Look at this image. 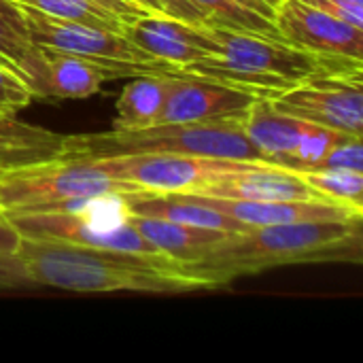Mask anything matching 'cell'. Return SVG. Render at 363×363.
I'll return each mask as SVG.
<instances>
[{"mask_svg": "<svg viewBox=\"0 0 363 363\" xmlns=\"http://www.w3.org/2000/svg\"><path fill=\"white\" fill-rule=\"evenodd\" d=\"M9 219L21 238H32L40 242H64L98 251L149 255L160 253L130 223L123 196L94 198L77 211L21 213L9 215Z\"/></svg>", "mask_w": 363, "mask_h": 363, "instance_id": "cell-6", "label": "cell"}, {"mask_svg": "<svg viewBox=\"0 0 363 363\" xmlns=\"http://www.w3.org/2000/svg\"><path fill=\"white\" fill-rule=\"evenodd\" d=\"M0 145L13 147H47L62 151L64 136L49 132L38 125L23 123L15 117V113L0 111Z\"/></svg>", "mask_w": 363, "mask_h": 363, "instance_id": "cell-24", "label": "cell"}, {"mask_svg": "<svg viewBox=\"0 0 363 363\" xmlns=\"http://www.w3.org/2000/svg\"><path fill=\"white\" fill-rule=\"evenodd\" d=\"M257 98L262 96L249 89L181 70L172 79L157 123H217L240 128V121Z\"/></svg>", "mask_w": 363, "mask_h": 363, "instance_id": "cell-9", "label": "cell"}, {"mask_svg": "<svg viewBox=\"0 0 363 363\" xmlns=\"http://www.w3.org/2000/svg\"><path fill=\"white\" fill-rule=\"evenodd\" d=\"M94 162L106 174L134 183L149 194H196L228 174L253 170L264 164L185 153H134Z\"/></svg>", "mask_w": 363, "mask_h": 363, "instance_id": "cell-7", "label": "cell"}, {"mask_svg": "<svg viewBox=\"0 0 363 363\" xmlns=\"http://www.w3.org/2000/svg\"><path fill=\"white\" fill-rule=\"evenodd\" d=\"M19 6L26 15L28 30L36 45L51 47L57 51L79 53V55H96V57L123 60V62H153V57L145 53L140 47H136L123 32L70 23L62 19H53L28 4H19Z\"/></svg>", "mask_w": 363, "mask_h": 363, "instance_id": "cell-12", "label": "cell"}, {"mask_svg": "<svg viewBox=\"0 0 363 363\" xmlns=\"http://www.w3.org/2000/svg\"><path fill=\"white\" fill-rule=\"evenodd\" d=\"M0 64L19 74L34 98L51 100L43 49L34 43L26 15L13 0H0Z\"/></svg>", "mask_w": 363, "mask_h": 363, "instance_id": "cell-16", "label": "cell"}, {"mask_svg": "<svg viewBox=\"0 0 363 363\" xmlns=\"http://www.w3.org/2000/svg\"><path fill=\"white\" fill-rule=\"evenodd\" d=\"M21 236L13 228L11 219L0 211V253H13L19 247Z\"/></svg>", "mask_w": 363, "mask_h": 363, "instance_id": "cell-31", "label": "cell"}, {"mask_svg": "<svg viewBox=\"0 0 363 363\" xmlns=\"http://www.w3.org/2000/svg\"><path fill=\"white\" fill-rule=\"evenodd\" d=\"M32 98L34 96L28 83L19 74L0 64V111L15 113L21 106H26Z\"/></svg>", "mask_w": 363, "mask_h": 363, "instance_id": "cell-25", "label": "cell"}, {"mask_svg": "<svg viewBox=\"0 0 363 363\" xmlns=\"http://www.w3.org/2000/svg\"><path fill=\"white\" fill-rule=\"evenodd\" d=\"M174 74H138L119 94L113 130H140L157 123Z\"/></svg>", "mask_w": 363, "mask_h": 363, "instance_id": "cell-20", "label": "cell"}, {"mask_svg": "<svg viewBox=\"0 0 363 363\" xmlns=\"http://www.w3.org/2000/svg\"><path fill=\"white\" fill-rule=\"evenodd\" d=\"M351 26L363 28V0H302Z\"/></svg>", "mask_w": 363, "mask_h": 363, "instance_id": "cell-28", "label": "cell"}, {"mask_svg": "<svg viewBox=\"0 0 363 363\" xmlns=\"http://www.w3.org/2000/svg\"><path fill=\"white\" fill-rule=\"evenodd\" d=\"M140 187L106 174L94 160L53 157L40 164L0 170V211L9 215L32 213L36 208L83 198L134 196Z\"/></svg>", "mask_w": 363, "mask_h": 363, "instance_id": "cell-5", "label": "cell"}, {"mask_svg": "<svg viewBox=\"0 0 363 363\" xmlns=\"http://www.w3.org/2000/svg\"><path fill=\"white\" fill-rule=\"evenodd\" d=\"M200 204L217 208L249 228L262 225H283V223H304V221H351L362 219L363 211L330 202V200H272V202H255V200H230V198H213V196H196L185 194Z\"/></svg>", "mask_w": 363, "mask_h": 363, "instance_id": "cell-14", "label": "cell"}, {"mask_svg": "<svg viewBox=\"0 0 363 363\" xmlns=\"http://www.w3.org/2000/svg\"><path fill=\"white\" fill-rule=\"evenodd\" d=\"M125 206L134 215L145 217H157L166 221H177L185 225L206 228V230H219V232H242L249 225L240 223L238 219L211 208L206 204L196 202L194 198L185 194H134L125 198Z\"/></svg>", "mask_w": 363, "mask_h": 363, "instance_id": "cell-18", "label": "cell"}, {"mask_svg": "<svg viewBox=\"0 0 363 363\" xmlns=\"http://www.w3.org/2000/svg\"><path fill=\"white\" fill-rule=\"evenodd\" d=\"M208 19V26L232 28V30H251L279 38L274 21L238 0H191Z\"/></svg>", "mask_w": 363, "mask_h": 363, "instance_id": "cell-23", "label": "cell"}, {"mask_svg": "<svg viewBox=\"0 0 363 363\" xmlns=\"http://www.w3.org/2000/svg\"><path fill=\"white\" fill-rule=\"evenodd\" d=\"M347 168L363 172V149L359 136H349L342 143H338L321 162V168Z\"/></svg>", "mask_w": 363, "mask_h": 363, "instance_id": "cell-27", "label": "cell"}, {"mask_svg": "<svg viewBox=\"0 0 363 363\" xmlns=\"http://www.w3.org/2000/svg\"><path fill=\"white\" fill-rule=\"evenodd\" d=\"M279 111L351 136L363 134L362 77H319L268 98Z\"/></svg>", "mask_w": 363, "mask_h": 363, "instance_id": "cell-8", "label": "cell"}, {"mask_svg": "<svg viewBox=\"0 0 363 363\" xmlns=\"http://www.w3.org/2000/svg\"><path fill=\"white\" fill-rule=\"evenodd\" d=\"M128 219L143 238H147L160 253L174 259L177 264L198 259L228 234L219 230L185 225V223L166 221L157 217L134 215L130 211H128Z\"/></svg>", "mask_w": 363, "mask_h": 363, "instance_id": "cell-19", "label": "cell"}, {"mask_svg": "<svg viewBox=\"0 0 363 363\" xmlns=\"http://www.w3.org/2000/svg\"><path fill=\"white\" fill-rule=\"evenodd\" d=\"M157 9V13L168 15V17H177L189 23H200V26H208L206 15L191 2V0H151Z\"/></svg>", "mask_w": 363, "mask_h": 363, "instance_id": "cell-29", "label": "cell"}, {"mask_svg": "<svg viewBox=\"0 0 363 363\" xmlns=\"http://www.w3.org/2000/svg\"><path fill=\"white\" fill-rule=\"evenodd\" d=\"M17 289L51 287L74 294H185L204 289L179 272L177 262L155 253L98 251L64 242L21 238L15 251Z\"/></svg>", "mask_w": 363, "mask_h": 363, "instance_id": "cell-2", "label": "cell"}, {"mask_svg": "<svg viewBox=\"0 0 363 363\" xmlns=\"http://www.w3.org/2000/svg\"><path fill=\"white\" fill-rule=\"evenodd\" d=\"M134 153H185L219 160L264 162L257 147L238 125L217 123H157L140 130H108L64 136L60 151L62 157L83 160Z\"/></svg>", "mask_w": 363, "mask_h": 363, "instance_id": "cell-4", "label": "cell"}, {"mask_svg": "<svg viewBox=\"0 0 363 363\" xmlns=\"http://www.w3.org/2000/svg\"><path fill=\"white\" fill-rule=\"evenodd\" d=\"M57 149L47 147H13V145H0V170H13L21 166L40 164L47 160L57 157Z\"/></svg>", "mask_w": 363, "mask_h": 363, "instance_id": "cell-26", "label": "cell"}, {"mask_svg": "<svg viewBox=\"0 0 363 363\" xmlns=\"http://www.w3.org/2000/svg\"><path fill=\"white\" fill-rule=\"evenodd\" d=\"M240 4H245V6H249V9H253V11H257V13H262V15H266V17H270L272 19V15H274V9H270L266 2H262V0H238Z\"/></svg>", "mask_w": 363, "mask_h": 363, "instance_id": "cell-32", "label": "cell"}, {"mask_svg": "<svg viewBox=\"0 0 363 363\" xmlns=\"http://www.w3.org/2000/svg\"><path fill=\"white\" fill-rule=\"evenodd\" d=\"M134 4H138V6H143V9H147L149 13H157V9H155V4L151 2V0H132Z\"/></svg>", "mask_w": 363, "mask_h": 363, "instance_id": "cell-33", "label": "cell"}, {"mask_svg": "<svg viewBox=\"0 0 363 363\" xmlns=\"http://www.w3.org/2000/svg\"><path fill=\"white\" fill-rule=\"evenodd\" d=\"M43 55L49 68L51 100H83L96 96L106 81L138 77V74H174L179 66L153 60V62H123L96 55H79L43 47Z\"/></svg>", "mask_w": 363, "mask_h": 363, "instance_id": "cell-10", "label": "cell"}, {"mask_svg": "<svg viewBox=\"0 0 363 363\" xmlns=\"http://www.w3.org/2000/svg\"><path fill=\"white\" fill-rule=\"evenodd\" d=\"M123 34L153 60L174 66H185L219 53V45L206 26L189 23L162 13H145L130 19L123 26Z\"/></svg>", "mask_w": 363, "mask_h": 363, "instance_id": "cell-13", "label": "cell"}, {"mask_svg": "<svg viewBox=\"0 0 363 363\" xmlns=\"http://www.w3.org/2000/svg\"><path fill=\"white\" fill-rule=\"evenodd\" d=\"M196 196H213V198H230V200H255V202H272V200H321L313 187L300 177V172L285 170L279 166L262 164L253 170H242L228 174L202 189Z\"/></svg>", "mask_w": 363, "mask_h": 363, "instance_id": "cell-15", "label": "cell"}, {"mask_svg": "<svg viewBox=\"0 0 363 363\" xmlns=\"http://www.w3.org/2000/svg\"><path fill=\"white\" fill-rule=\"evenodd\" d=\"M279 38L313 53L363 57V28L351 26L302 0H279L272 15Z\"/></svg>", "mask_w": 363, "mask_h": 363, "instance_id": "cell-11", "label": "cell"}, {"mask_svg": "<svg viewBox=\"0 0 363 363\" xmlns=\"http://www.w3.org/2000/svg\"><path fill=\"white\" fill-rule=\"evenodd\" d=\"M300 177L313 187V191L321 200L363 211V172L347 168H323L300 172Z\"/></svg>", "mask_w": 363, "mask_h": 363, "instance_id": "cell-22", "label": "cell"}, {"mask_svg": "<svg viewBox=\"0 0 363 363\" xmlns=\"http://www.w3.org/2000/svg\"><path fill=\"white\" fill-rule=\"evenodd\" d=\"M308 128V121L279 111L268 98H257L240 121V130L270 166H277L285 155H289Z\"/></svg>", "mask_w": 363, "mask_h": 363, "instance_id": "cell-17", "label": "cell"}, {"mask_svg": "<svg viewBox=\"0 0 363 363\" xmlns=\"http://www.w3.org/2000/svg\"><path fill=\"white\" fill-rule=\"evenodd\" d=\"M89 2H94V4H98V6H104V9L113 11V13L119 15L125 23H128L130 19H134V17H140V15L149 13L147 9L134 4L132 0H89Z\"/></svg>", "mask_w": 363, "mask_h": 363, "instance_id": "cell-30", "label": "cell"}, {"mask_svg": "<svg viewBox=\"0 0 363 363\" xmlns=\"http://www.w3.org/2000/svg\"><path fill=\"white\" fill-rule=\"evenodd\" d=\"M19 4H28L53 19L70 21V23H81L89 28H102V30H113V32H123L125 21L115 15L113 11L98 6L89 0H13Z\"/></svg>", "mask_w": 363, "mask_h": 363, "instance_id": "cell-21", "label": "cell"}, {"mask_svg": "<svg viewBox=\"0 0 363 363\" xmlns=\"http://www.w3.org/2000/svg\"><path fill=\"white\" fill-rule=\"evenodd\" d=\"M206 28L219 45V53L179 68L202 79L249 89L262 98H274L298 83L319 77H362L363 72L362 60L304 51L251 30Z\"/></svg>", "mask_w": 363, "mask_h": 363, "instance_id": "cell-3", "label": "cell"}, {"mask_svg": "<svg viewBox=\"0 0 363 363\" xmlns=\"http://www.w3.org/2000/svg\"><path fill=\"white\" fill-rule=\"evenodd\" d=\"M362 245V219L262 225L228 232L204 255L177 268L204 289H217L240 277L291 264H359Z\"/></svg>", "mask_w": 363, "mask_h": 363, "instance_id": "cell-1", "label": "cell"}]
</instances>
